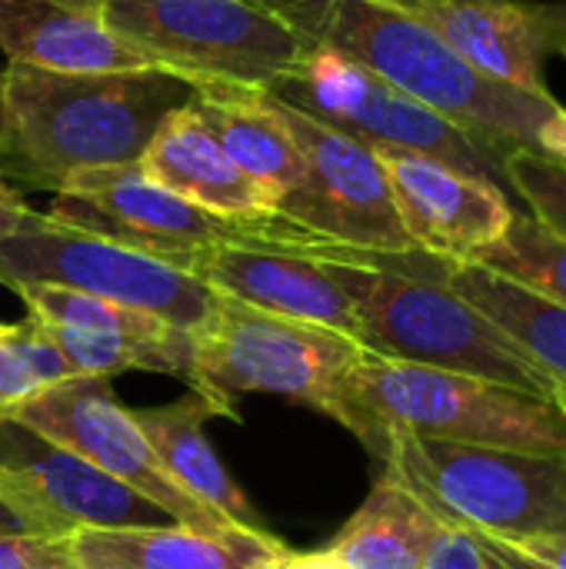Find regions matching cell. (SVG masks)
<instances>
[{"label": "cell", "mask_w": 566, "mask_h": 569, "mask_svg": "<svg viewBox=\"0 0 566 569\" xmlns=\"http://www.w3.org/2000/svg\"><path fill=\"white\" fill-rule=\"evenodd\" d=\"M274 243L294 247L334 273L350 297L360 337L357 343L394 363L447 370L557 400V383L537 370L477 307L444 283V260L410 253H374L310 240L304 230Z\"/></svg>", "instance_id": "cell-1"}, {"label": "cell", "mask_w": 566, "mask_h": 569, "mask_svg": "<svg viewBox=\"0 0 566 569\" xmlns=\"http://www.w3.org/2000/svg\"><path fill=\"white\" fill-rule=\"evenodd\" d=\"M0 283L10 290L23 283L80 290L153 313L190 337L210 323L217 307V293L203 280L97 233L57 223L37 210L0 240Z\"/></svg>", "instance_id": "cell-8"}, {"label": "cell", "mask_w": 566, "mask_h": 569, "mask_svg": "<svg viewBox=\"0 0 566 569\" xmlns=\"http://www.w3.org/2000/svg\"><path fill=\"white\" fill-rule=\"evenodd\" d=\"M374 150L384 163L397 217L420 253L470 263L510 230L517 213L497 183L454 170L427 153L397 147Z\"/></svg>", "instance_id": "cell-14"}, {"label": "cell", "mask_w": 566, "mask_h": 569, "mask_svg": "<svg viewBox=\"0 0 566 569\" xmlns=\"http://www.w3.org/2000/svg\"><path fill=\"white\" fill-rule=\"evenodd\" d=\"M564 503H566V460H564Z\"/></svg>", "instance_id": "cell-38"}, {"label": "cell", "mask_w": 566, "mask_h": 569, "mask_svg": "<svg viewBox=\"0 0 566 569\" xmlns=\"http://www.w3.org/2000/svg\"><path fill=\"white\" fill-rule=\"evenodd\" d=\"M70 377V363L40 323L30 317L23 323H0V417Z\"/></svg>", "instance_id": "cell-26"}, {"label": "cell", "mask_w": 566, "mask_h": 569, "mask_svg": "<svg viewBox=\"0 0 566 569\" xmlns=\"http://www.w3.org/2000/svg\"><path fill=\"white\" fill-rule=\"evenodd\" d=\"M30 213V207H27V200L20 197V190L0 173V240L3 237H10L20 223H23V217Z\"/></svg>", "instance_id": "cell-33"}, {"label": "cell", "mask_w": 566, "mask_h": 569, "mask_svg": "<svg viewBox=\"0 0 566 569\" xmlns=\"http://www.w3.org/2000/svg\"><path fill=\"white\" fill-rule=\"evenodd\" d=\"M140 430L147 433L153 453L160 457L163 470L210 513L227 520L237 530L247 533H270L260 520L257 507L247 500V493L234 483L227 467L220 463L217 450L207 440V423L217 417L237 420L234 407H224L220 400L190 390L187 397L133 413Z\"/></svg>", "instance_id": "cell-20"}, {"label": "cell", "mask_w": 566, "mask_h": 569, "mask_svg": "<svg viewBox=\"0 0 566 569\" xmlns=\"http://www.w3.org/2000/svg\"><path fill=\"white\" fill-rule=\"evenodd\" d=\"M3 537H30V530H27V523L0 500V540Z\"/></svg>", "instance_id": "cell-35"}, {"label": "cell", "mask_w": 566, "mask_h": 569, "mask_svg": "<svg viewBox=\"0 0 566 569\" xmlns=\"http://www.w3.org/2000/svg\"><path fill=\"white\" fill-rule=\"evenodd\" d=\"M257 569H347L330 550H317V553H290L280 550L274 557H267Z\"/></svg>", "instance_id": "cell-32"}, {"label": "cell", "mask_w": 566, "mask_h": 569, "mask_svg": "<svg viewBox=\"0 0 566 569\" xmlns=\"http://www.w3.org/2000/svg\"><path fill=\"white\" fill-rule=\"evenodd\" d=\"M3 67L7 63H0V117H3Z\"/></svg>", "instance_id": "cell-36"}, {"label": "cell", "mask_w": 566, "mask_h": 569, "mask_svg": "<svg viewBox=\"0 0 566 569\" xmlns=\"http://www.w3.org/2000/svg\"><path fill=\"white\" fill-rule=\"evenodd\" d=\"M344 427L380 460L390 433L566 460V410L557 400L374 353L347 377Z\"/></svg>", "instance_id": "cell-4"}, {"label": "cell", "mask_w": 566, "mask_h": 569, "mask_svg": "<svg viewBox=\"0 0 566 569\" xmlns=\"http://www.w3.org/2000/svg\"><path fill=\"white\" fill-rule=\"evenodd\" d=\"M274 103L304 157V180L280 200L277 217L320 243L374 253L417 250L397 217L377 150L277 97Z\"/></svg>", "instance_id": "cell-10"}, {"label": "cell", "mask_w": 566, "mask_h": 569, "mask_svg": "<svg viewBox=\"0 0 566 569\" xmlns=\"http://www.w3.org/2000/svg\"><path fill=\"white\" fill-rule=\"evenodd\" d=\"M424 569H487L484 557L474 543L470 533L454 530V527H440L437 540L430 543V553L424 560Z\"/></svg>", "instance_id": "cell-29"}, {"label": "cell", "mask_w": 566, "mask_h": 569, "mask_svg": "<svg viewBox=\"0 0 566 569\" xmlns=\"http://www.w3.org/2000/svg\"><path fill=\"white\" fill-rule=\"evenodd\" d=\"M540 153L550 157L566 170V107H560L544 127H540Z\"/></svg>", "instance_id": "cell-34"}, {"label": "cell", "mask_w": 566, "mask_h": 569, "mask_svg": "<svg viewBox=\"0 0 566 569\" xmlns=\"http://www.w3.org/2000/svg\"><path fill=\"white\" fill-rule=\"evenodd\" d=\"M107 20L157 67L270 93L314 50L270 0H103Z\"/></svg>", "instance_id": "cell-5"}, {"label": "cell", "mask_w": 566, "mask_h": 569, "mask_svg": "<svg viewBox=\"0 0 566 569\" xmlns=\"http://www.w3.org/2000/svg\"><path fill=\"white\" fill-rule=\"evenodd\" d=\"M440 527L394 473H384L327 550L347 569H424Z\"/></svg>", "instance_id": "cell-23"}, {"label": "cell", "mask_w": 566, "mask_h": 569, "mask_svg": "<svg viewBox=\"0 0 566 569\" xmlns=\"http://www.w3.org/2000/svg\"><path fill=\"white\" fill-rule=\"evenodd\" d=\"M470 263L497 270L566 307V240L540 227L534 217H514L510 230Z\"/></svg>", "instance_id": "cell-25"}, {"label": "cell", "mask_w": 566, "mask_h": 569, "mask_svg": "<svg viewBox=\"0 0 566 569\" xmlns=\"http://www.w3.org/2000/svg\"><path fill=\"white\" fill-rule=\"evenodd\" d=\"M384 463L444 527L487 537L566 533L557 457L390 433Z\"/></svg>", "instance_id": "cell-7"}, {"label": "cell", "mask_w": 566, "mask_h": 569, "mask_svg": "<svg viewBox=\"0 0 566 569\" xmlns=\"http://www.w3.org/2000/svg\"><path fill=\"white\" fill-rule=\"evenodd\" d=\"M0 500L37 540H70L87 527H157L170 517L77 453L0 417Z\"/></svg>", "instance_id": "cell-13"}, {"label": "cell", "mask_w": 566, "mask_h": 569, "mask_svg": "<svg viewBox=\"0 0 566 569\" xmlns=\"http://www.w3.org/2000/svg\"><path fill=\"white\" fill-rule=\"evenodd\" d=\"M70 569H80V567H70Z\"/></svg>", "instance_id": "cell-39"}, {"label": "cell", "mask_w": 566, "mask_h": 569, "mask_svg": "<svg viewBox=\"0 0 566 569\" xmlns=\"http://www.w3.org/2000/svg\"><path fill=\"white\" fill-rule=\"evenodd\" d=\"M560 390H566V387H560Z\"/></svg>", "instance_id": "cell-41"}, {"label": "cell", "mask_w": 566, "mask_h": 569, "mask_svg": "<svg viewBox=\"0 0 566 569\" xmlns=\"http://www.w3.org/2000/svg\"><path fill=\"white\" fill-rule=\"evenodd\" d=\"M504 183L524 197L540 227L566 240V170L560 163L534 150H514L504 160Z\"/></svg>", "instance_id": "cell-27"}, {"label": "cell", "mask_w": 566, "mask_h": 569, "mask_svg": "<svg viewBox=\"0 0 566 569\" xmlns=\"http://www.w3.org/2000/svg\"><path fill=\"white\" fill-rule=\"evenodd\" d=\"M227 157L280 207L304 180V157L270 93L197 83L190 103Z\"/></svg>", "instance_id": "cell-21"}, {"label": "cell", "mask_w": 566, "mask_h": 569, "mask_svg": "<svg viewBox=\"0 0 566 569\" xmlns=\"http://www.w3.org/2000/svg\"><path fill=\"white\" fill-rule=\"evenodd\" d=\"M470 537H474V543H477L487 569H544L540 563L527 560L524 553H517L514 547H507L504 540H497V537H487V533H470Z\"/></svg>", "instance_id": "cell-31"}, {"label": "cell", "mask_w": 566, "mask_h": 569, "mask_svg": "<svg viewBox=\"0 0 566 569\" xmlns=\"http://www.w3.org/2000/svg\"><path fill=\"white\" fill-rule=\"evenodd\" d=\"M193 97L197 87L163 67L57 73L7 63L0 173L57 193L80 170L140 163L157 127Z\"/></svg>", "instance_id": "cell-2"}, {"label": "cell", "mask_w": 566, "mask_h": 569, "mask_svg": "<svg viewBox=\"0 0 566 569\" xmlns=\"http://www.w3.org/2000/svg\"><path fill=\"white\" fill-rule=\"evenodd\" d=\"M270 97L364 140L367 147L427 153L470 177L497 187L504 183V167L464 130L330 47H314L304 63L270 90Z\"/></svg>", "instance_id": "cell-9"}, {"label": "cell", "mask_w": 566, "mask_h": 569, "mask_svg": "<svg viewBox=\"0 0 566 569\" xmlns=\"http://www.w3.org/2000/svg\"><path fill=\"white\" fill-rule=\"evenodd\" d=\"M280 550L287 547L274 533H207L183 523L87 527L67 540L80 569H257Z\"/></svg>", "instance_id": "cell-19"}, {"label": "cell", "mask_w": 566, "mask_h": 569, "mask_svg": "<svg viewBox=\"0 0 566 569\" xmlns=\"http://www.w3.org/2000/svg\"><path fill=\"white\" fill-rule=\"evenodd\" d=\"M140 167L170 193L234 223H264L277 203L227 157L200 113L187 103L173 110L147 143Z\"/></svg>", "instance_id": "cell-18"}, {"label": "cell", "mask_w": 566, "mask_h": 569, "mask_svg": "<svg viewBox=\"0 0 566 569\" xmlns=\"http://www.w3.org/2000/svg\"><path fill=\"white\" fill-rule=\"evenodd\" d=\"M190 277L203 280L214 293L254 310L330 327L350 340L360 337L354 303L327 263L294 247L254 237L240 243H220L190 267Z\"/></svg>", "instance_id": "cell-16"}, {"label": "cell", "mask_w": 566, "mask_h": 569, "mask_svg": "<svg viewBox=\"0 0 566 569\" xmlns=\"http://www.w3.org/2000/svg\"><path fill=\"white\" fill-rule=\"evenodd\" d=\"M444 283L477 307L557 390L566 387V307L480 263L444 260Z\"/></svg>", "instance_id": "cell-22"}, {"label": "cell", "mask_w": 566, "mask_h": 569, "mask_svg": "<svg viewBox=\"0 0 566 569\" xmlns=\"http://www.w3.org/2000/svg\"><path fill=\"white\" fill-rule=\"evenodd\" d=\"M27 303V317L43 327H67L80 333H100V337H127V340H167L180 333L167 320L120 307L80 290L53 287V283H23L13 290Z\"/></svg>", "instance_id": "cell-24"}, {"label": "cell", "mask_w": 566, "mask_h": 569, "mask_svg": "<svg viewBox=\"0 0 566 569\" xmlns=\"http://www.w3.org/2000/svg\"><path fill=\"white\" fill-rule=\"evenodd\" d=\"M527 560L544 569H566V533H534V537H497Z\"/></svg>", "instance_id": "cell-30"}, {"label": "cell", "mask_w": 566, "mask_h": 569, "mask_svg": "<svg viewBox=\"0 0 566 569\" xmlns=\"http://www.w3.org/2000/svg\"><path fill=\"white\" fill-rule=\"evenodd\" d=\"M564 57H566V47H564Z\"/></svg>", "instance_id": "cell-40"}, {"label": "cell", "mask_w": 566, "mask_h": 569, "mask_svg": "<svg viewBox=\"0 0 566 569\" xmlns=\"http://www.w3.org/2000/svg\"><path fill=\"white\" fill-rule=\"evenodd\" d=\"M310 47H330L464 130L500 167L540 153V127L564 107L480 73L427 23L390 0H270Z\"/></svg>", "instance_id": "cell-3"}, {"label": "cell", "mask_w": 566, "mask_h": 569, "mask_svg": "<svg viewBox=\"0 0 566 569\" xmlns=\"http://www.w3.org/2000/svg\"><path fill=\"white\" fill-rule=\"evenodd\" d=\"M0 50L7 63L57 73H127L157 67L110 27L103 0H0Z\"/></svg>", "instance_id": "cell-17"}, {"label": "cell", "mask_w": 566, "mask_h": 569, "mask_svg": "<svg viewBox=\"0 0 566 569\" xmlns=\"http://www.w3.org/2000/svg\"><path fill=\"white\" fill-rule=\"evenodd\" d=\"M557 403L566 410V390H557Z\"/></svg>", "instance_id": "cell-37"}, {"label": "cell", "mask_w": 566, "mask_h": 569, "mask_svg": "<svg viewBox=\"0 0 566 569\" xmlns=\"http://www.w3.org/2000/svg\"><path fill=\"white\" fill-rule=\"evenodd\" d=\"M367 350L317 323L274 317L217 293L210 323L193 337L190 387L234 407L240 393L307 403L337 423L347 413V377Z\"/></svg>", "instance_id": "cell-6"}, {"label": "cell", "mask_w": 566, "mask_h": 569, "mask_svg": "<svg viewBox=\"0 0 566 569\" xmlns=\"http://www.w3.org/2000/svg\"><path fill=\"white\" fill-rule=\"evenodd\" d=\"M480 73L554 97L547 60L566 47V0H390Z\"/></svg>", "instance_id": "cell-15"}, {"label": "cell", "mask_w": 566, "mask_h": 569, "mask_svg": "<svg viewBox=\"0 0 566 569\" xmlns=\"http://www.w3.org/2000/svg\"><path fill=\"white\" fill-rule=\"evenodd\" d=\"M67 540H37V537H3L0 569H70Z\"/></svg>", "instance_id": "cell-28"}, {"label": "cell", "mask_w": 566, "mask_h": 569, "mask_svg": "<svg viewBox=\"0 0 566 569\" xmlns=\"http://www.w3.org/2000/svg\"><path fill=\"white\" fill-rule=\"evenodd\" d=\"M10 420L77 453L130 493L163 510L173 523L197 527L207 533L237 530L217 513H210L203 503H197L163 470L133 410L117 400L110 380L103 377H70L63 383H53L30 397L23 407H17Z\"/></svg>", "instance_id": "cell-12"}, {"label": "cell", "mask_w": 566, "mask_h": 569, "mask_svg": "<svg viewBox=\"0 0 566 569\" xmlns=\"http://www.w3.org/2000/svg\"><path fill=\"white\" fill-rule=\"evenodd\" d=\"M47 217L163 260L183 273L214 247L250 240L260 230V223H234L200 210L150 180L140 163L73 173L53 193Z\"/></svg>", "instance_id": "cell-11"}]
</instances>
